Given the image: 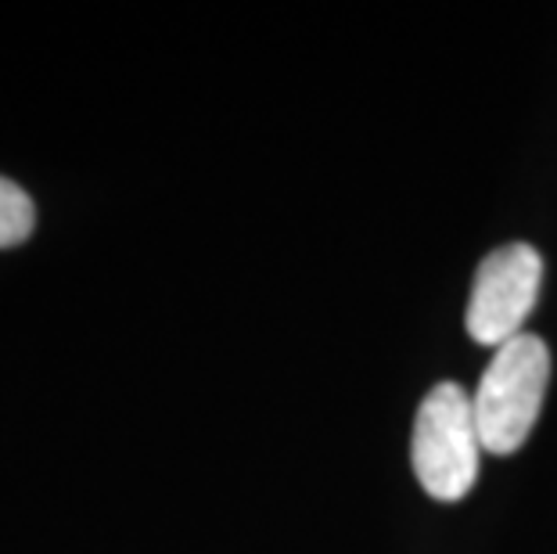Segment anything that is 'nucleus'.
Returning a JSON list of instances; mask_svg holds the SVG:
<instances>
[{"mask_svg":"<svg viewBox=\"0 0 557 554\" xmlns=\"http://www.w3.org/2000/svg\"><path fill=\"white\" fill-rule=\"evenodd\" d=\"M482 435L475 404L457 382L435 385L421 399L410 435L413 476L435 501H460L479 479Z\"/></svg>","mask_w":557,"mask_h":554,"instance_id":"1","label":"nucleus"},{"mask_svg":"<svg viewBox=\"0 0 557 554\" xmlns=\"http://www.w3.org/2000/svg\"><path fill=\"white\" fill-rule=\"evenodd\" d=\"M550 382V353L536 335H518L493 353L485 368L475 404L482 451L515 454L536 429L543 396Z\"/></svg>","mask_w":557,"mask_h":554,"instance_id":"2","label":"nucleus"},{"mask_svg":"<svg viewBox=\"0 0 557 554\" xmlns=\"http://www.w3.org/2000/svg\"><path fill=\"white\" fill-rule=\"evenodd\" d=\"M543 259L532 245H504L482 259L475 288L468 299V332L482 346L500 349L511 338L525 335L521 324L529 321L540 296Z\"/></svg>","mask_w":557,"mask_h":554,"instance_id":"3","label":"nucleus"},{"mask_svg":"<svg viewBox=\"0 0 557 554\" xmlns=\"http://www.w3.org/2000/svg\"><path fill=\"white\" fill-rule=\"evenodd\" d=\"M37 227V206L15 181L0 176V249H15Z\"/></svg>","mask_w":557,"mask_h":554,"instance_id":"4","label":"nucleus"}]
</instances>
